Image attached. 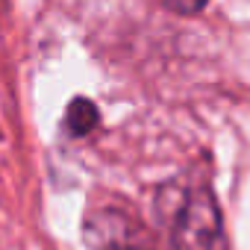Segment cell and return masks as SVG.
I'll return each instance as SVG.
<instances>
[{
  "label": "cell",
  "instance_id": "6da1fadb",
  "mask_svg": "<svg viewBox=\"0 0 250 250\" xmlns=\"http://www.w3.org/2000/svg\"><path fill=\"white\" fill-rule=\"evenodd\" d=\"M171 238L177 250H224L221 212L209 188L191 186L174 200Z\"/></svg>",
  "mask_w": 250,
  "mask_h": 250
},
{
  "label": "cell",
  "instance_id": "7a4b0ae2",
  "mask_svg": "<svg viewBox=\"0 0 250 250\" xmlns=\"http://www.w3.org/2000/svg\"><path fill=\"white\" fill-rule=\"evenodd\" d=\"M85 232L94 250H147V235L142 232L139 221L115 209H103L100 215L88 218Z\"/></svg>",
  "mask_w": 250,
  "mask_h": 250
},
{
  "label": "cell",
  "instance_id": "3957f363",
  "mask_svg": "<svg viewBox=\"0 0 250 250\" xmlns=\"http://www.w3.org/2000/svg\"><path fill=\"white\" fill-rule=\"evenodd\" d=\"M97 121H100V112L91 100H83L77 97L71 106H68V115H65V127L71 136H88L94 127H97Z\"/></svg>",
  "mask_w": 250,
  "mask_h": 250
},
{
  "label": "cell",
  "instance_id": "277c9868",
  "mask_svg": "<svg viewBox=\"0 0 250 250\" xmlns=\"http://www.w3.org/2000/svg\"><path fill=\"white\" fill-rule=\"evenodd\" d=\"M159 3L165 6V9H171V12H177V15H194V12H200L209 0H159Z\"/></svg>",
  "mask_w": 250,
  "mask_h": 250
}]
</instances>
